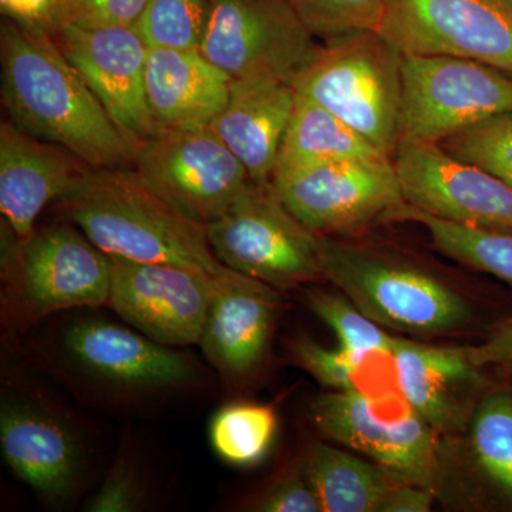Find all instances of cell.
<instances>
[{"mask_svg": "<svg viewBox=\"0 0 512 512\" xmlns=\"http://www.w3.org/2000/svg\"><path fill=\"white\" fill-rule=\"evenodd\" d=\"M2 106L32 136L70 151L87 167H134L136 146L63 55L56 39L6 19L0 30Z\"/></svg>", "mask_w": 512, "mask_h": 512, "instance_id": "cell-1", "label": "cell"}, {"mask_svg": "<svg viewBox=\"0 0 512 512\" xmlns=\"http://www.w3.org/2000/svg\"><path fill=\"white\" fill-rule=\"evenodd\" d=\"M57 204L107 255L210 274L224 269L212 252L207 227L181 214L134 167L89 168Z\"/></svg>", "mask_w": 512, "mask_h": 512, "instance_id": "cell-2", "label": "cell"}, {"mask_svg": "<svg viewBox=\"0 0 512 512\" xmlns=\"http://www.w3.org/2000/svg\"><path fill=\"white\" fill-rule=\"evenodd\" d=\"M402 62V53L377 30L349 33L316 47L291 84L393 158L400 141Z\"/></svg>", "mask_w": 512, "mask_h": 512, "instance_id": "cell-3", "label": "cell"}, {"mask_svg": "<svg viewBox=\"0 0 512 512\" xmlns=\"http://www.w3.org/2000/svg\"><path fill=\"white\" fill-rule=\"evenodd\" d=\"M318 248L326 281L377 325L436 335L463 329L473 319L463 295L403 259L319 235Z\"/></svg>", "mask_w": 512, "mask_h": 512, "instance_id": "cell-4", "label": "cell"}, {"mask_svg": "<svg viewBox=\"0 0 512 512\" xmlns=\"http://www.w3.org/2000/svg\"><path fill=\"white\" fill-rule=\"evenodd\" d=\"M222 265L279 289L325 279L318 235L293 217L274 184L249 181L222 217L207 225Z\"/></svg>", "mask_w": 512, "mask_h": 512, "instance_id": "cell-5", "label": "cell"}, {"mask_svg": "<svg viewBox=\"0 0 512 512\" xmlns=\"http://www.w3.org/2000/svg\"><path fill=\"white\" fill-rule=\"evenodd\" d=\"M311 410L316 426L330 439L365 454L400 483L439 491L440 433L403 392L377 399L325 393L313 400Z\"/></svg>", "mask_w": 512, "mask_h": 512, "instance_id": "cell-6", "label": "cell"}, {"mask_svg": "<svg viewBox=\"0 0 512 512\" xmlns=\"http://www.w3.org/2000/svg\"><path fill=\"white\" fill-rule=\"evenodd\" d=\"M511 113V74L463 57L403 55L400 138L440 143Z\"/></svg>", "mask_w": 512, "mask_h": 512, "instance_id": "cell-7", "label": "cell"}, {"mask_svg": "<svg viewBox=\"0 0 512 512\" xmlns=\"http://www.w3.org/2000/svg\"><path fill=\"white\" fill-rule=\"evenodd\" d=\"M134 168L190 220H218L247 188L248 171L210 126L163 130L141 141Z\"/></svg>", "mask_w": 512, "mask_h": 512, "instance_id": "cell-8", "label": "cell"}, {"mask_svg": "<svg viewBox=\"0 0 512 512\" xmlns=\"http://www.w3.org/2000/svg\"><path fill=\"white\" fill-rule=\"evenodd\" d=\"M315 50L291 0H210L200 52L231 79L291 82Z\"/></svg>", "mask_w": 512, "mask_h": 512, "instance_id": "cell-9", "label": "cell"}, {"mask_svg": "<svg viewBox=\"0 0 512 512\" xmlns=\"http://www.w3.org/2000/svg\"><path fill=\"white\" fill-rule=\"evenodd\" d=\"M272 184L293 217L319 237L356 234L404 204L389 157L315 165Z\"/></svg>", "mask_w": 512, "mask_h": 512, "instance_id": "cell-10", "label": "cell"}, {"mask_svg": "<svg viewBox=\"0 0 512 512\" xmlns=\"http://www.w3.org/2000/svg\"><path fill=\"white\" fill-rule=\"evenodd\" d=\"M377 32L402 55L463 57L512 76L510 0H386Z\"/></svg>", "mask_w": 512, "mask_h": 512, "instance_id": "cell-11", "label": "cell"}, {"mask_svg": "<svg viewBox=\"0 0 512 512\" xmlns=\"http://www.w3.org/2000/svg\"><path fill=\"white\" fill-rule=\"evenodd\" d=\"M404 204L466 227L512 232V187L434 141L400 138L392 158Z\"/></svg>", "mask_w": 512, "mask_h": 512, "instance_id": "cell-12", "label": "cell"}, {"mask_svg": "<svg viewBox=\"0 0 512 512\" xmlns=\"http://www.w3.org/2000/svg\"><path fill=\"white\" fill-rule=\"evenodd\" d=\"M2 275L28 316L109 305L110 255L72 225L35 229Z\"/></svg>", "mask_w": 512, "mask_h": 512, "instance_id": "cell-13", "label": "cell"}, {"mask_svg": "<svg viewBox=\"0 0 512 512\" xmlns=\"http://www.w3.org/2000/svg\"><path fill=\"white\" fill-rule=\"evenodd\" d=\"M110 258L109 306L124 322L168 348L200 343L215 274L192 266Z\"/></svg>", "mask_w": 512, "mask_h": 512, "instance_id": "cell-14", "label": "cell"}, {"mask_svg": "<svg viewBox=\"0 0 512 512\" xmlns=\"http://www.w3.org/2000/svg\"><path fill=\"white\" fill-rule=\"evenodd\" d=\"M55 39L63 55L134 146L160 133L147 100L150 47L136 25L93 29L66 25Z\"/></svg>", "mask_w": 512, "mask_h": 512, "instance_id": "cell-15", "label": "cell"}, {"mask_svg": "<svg viewBox=\"0 0 512 512\" xmlns=\"http://www.w3.org/2000/svg\"><path fill=\"white\" fill-rule=\"evenodd\" d=\"M278 291L228 266L212 275L210 305L198 345L222 376L241 380L261 365L281 308Z\"/></svg>", "mask_w": 512, "mask_h": 512, "instance_id": "cell-16", "label": "cell"}, {"mask_svg": "<svg viewBox=\"0 0 512 512\" xmlns=\"http://www.w3.org/2000/svg\"><path fill=\"white\" fill-rule=\"evenodd\" d=\"M66 348L87 375L120 389H171L194 376V367L183 353L137 330L100 320L70 326Z\"/></svg>", "mask_w": 512, "mask_h": 512, "instance_id": "cell-17", "label": "cell"}, {"mask_svg": "<svg viewBox=\"0 0 512 512\" xmlns=\"http://www.w3.org/2000/svg\"><path fill=\"white\" fill-rule=\"evenodd\" d=\"M90 167L63 147L0 124V211L22 241L47 204L62 200Z\"/></svg>", "mask_w": 512, "mask_h": 512, "instance_id": "cell-18", "label": "cell"}, {"mask_svg": "<svg viewBox=\"0 0 512 512\" xmlns=\"http://www.w3.org/2000/svg\"><path fill=\"white\" fill-rule=\"evenodd\" d=\"M0 446L13 473L50 503H64L76 491L82 448L69 427L42 407L3 402Z\"/></svg>", "mask_w": 512, "mask_h": 512, "instance_id": "cell-19", "label": "cell"}, {"mask_svg": "<svg viewBox=\"0 0 512 512\" xmlns=\"http://www.w3.org/2000/svg\"><path fill=\"white\" fill-rule=\"evenodd\" d=\"M403 393L416 412L439 433L470 426L485 390L483 370L466 348H441L396 338L394 343Z\"/></svg>", "mask_w": 512, "mask_h": 512, "instance_id": "cell-20", "label": "cell"}, {"mask_svg": "<svg viewBox=\"0 0 512 512\" xmlns=\"http://www.w3.org/2000/svg\"><path fill=\"white\" fill-rule=\"evenodd\" d=\"M291 82L232 79L227 107L211 126L254 183H271L295 107Z\"/></svg>", "mask_w": 512, "mask_h": 512, "instance_id": "cell-21", "label": "cell"}, {"mask_svg": "<svg viewBox=\"0 0 512 512\" xmlns=\"http://www.w3.org/2000/svg\"><path fill=\"white\" fill-rule=\"evenodd\" d=\"M231 80L200 50L148 52L147 100L160 131L210 126L227 107Z\"/></svg>", "mask_w": 512, "mask_h": 512, "instance_id": "cell-22", "label": "cell"}, {"mask_svg": "<svg viewBox=\"0 0 512 512\" xmlns=\"http://www.w3.org/2000/svg\"><path fill=\"white\" fill-rule=\"evenodd\" d=\"M380 157L387 156L335 114L296 92L295 107L272 180L315 165Z\"/></svg>", "mask_w": 512, "mask_h": 512, "instance_id": "cell-23", "label": "cell"}, {"mask_svg": "<svg viewBox=\"0 0 512 512\" xmlns=\"http://www.w3.org/2000/svg\"><path fill=\"white\" fill-rule=\"evenodd\" d=\"M302 470L323 512H377L400 483L376 463L322 443L309 448Z\"/></svg>", "mask_w": 512, "mask_h": 512, "instance_id": "cell-24", "label": "cell"}, {"mask_svg": "<svg viewBox=\"0 0 512 512\" xmlns=\"http://www.w3.org/2000/svg\"><path fill=\"white\" fill-rule=\"evenodd\" d=\"M386 221L417 222L426 228L433 247L441 254L512 286V232L454 224L407 204L390 212Z\"/></svg>", "mask_w": 512, "mask_h": 512, "instance_id": "cell-25", "label": "cell"}, {"mask_svg": "<svg viewBox=\"0 0 512 512\" xmlns=\"http://www.w3.org/2000/svg\"><path fill=\"white\" fill-rule=\"evenodd\" d=\"M470 444L478 470L512 504V389L487 390L470 421Z\"/></svg>", "mask_w": 512, "mask_h": 512, "instance_id": "cell-26", "label": "cell"}, {"mask_svg": "<svg viewBox=\"0 0 512 512\" xmlns=\"http://www.w3.org/2000/svg\"><path fill=\"white\" fill-rule=\"evenodd\" d=\"M278 416L269 404L231 403L212 419L215 453L234 466L259 463L274 441Z\"/></svg>", "mask_w": 512, "mask_h": 512, "instance_id": "cell-27", "label": "cell"}, {"mask_svg": "<svg viewBox=\"0 0 512 512\" xmlns=\"http://www.w3.org/2000/svg\"><path fill=\"white\" fill-rule=\"evenodd\" d=\"M210 0H147L136 28L150 49L200 50Z\"/></svg>", "mask_w": 512, "mask_h": 512, "instance_id": "cell-28", "label": "cell"}, {"mask_svg": "<svg viewBox=\"0 0 512 512\" xmlns=\"http://www.w3.org/2000/svg\"><path fill=\"white\" fill-rule=\"evenodd\" d=\"M439 144L454 157L484 168L512 187V113L481 121Z\"/></svg>", "mask_w": 512, "mask_h": 512, "instance_id": "cell-29", "label": "cell"}, {"mask_svg": "<svg viewBox=\"0 0 512 512\" xmlns=\"http://www.w3.org/2000/svg\"><path fill=\"white\" fill-rule=\"evenodd\" d=\"M306 303L338 336L340 348L360 352L372 348L394 349L396 338L386 332L350 301L339 293L308 292Z\"/></svg>", "mask_w": 512, "mask_h": 512, "instance_id": "cell-30", "label": "cell"}, {"mask_svg": "<svg viewBox=\"0 0 512 512\" xmlns=\"http://www.w3.org/2000/svg\"><path fill=\"white\" fill-rule=\"evenodd\" d=\"M313 36L330 40L349 33L377 30L386 0H291Z\"/></svg>", "mask_w": 512, "mask_h": 512, "instance_id": "cell-31", "label": "cell"}, {"mask_svg": "<svg viewBox=\"0 0 512 512\" xmlns=\"http://www.w3.org/2000/svg\"><path fill=\"white\" fill-rule=\"evenodd\" d=\"M143 473L131 458L120 456L110 468L100 490L87 504L90 512H134L146 504Z\"/></svg>", "mask_w": 512, "mask_h": 512, "instance_id": "cell-32", "label": "cell"}, {"mask_svg": "<svg viewBox=\"0 0 512 512\" xmlns=\"http://www.w3.org/2000/svg\"><path fill=\"white\" fill-rule=\"evenodd\" d=\"M147 0H66L67 25L79 28L133 26Z\"/></svg>", "mask_w": 512, "mask_h": 512, "instance_id": "cell-33", "label": "cell"}, {"mask_svg": "<svg viewBox=\"0 0 512 512\" xmlns=\"http://www.w3.org/2000/svg\"><path fill=\"white\" fill-rule=\"evenodd\" d=\"M252 510L264 512H323L318 495L305 473L289 471L272 484L252 505Z\"/></svg>", "mask_w": 512, "mask_h": 512, "instance_id": "cell-34", "label": "cell"}, {"mask_svg": "<svg viewBox=\"0 0 512 512\" xmlns=\"http://www.w3.org/2000/svg\"><path fill=\"white\" fill-rule=\"evenodd\" d=\"M0 10L16 25L53 37L67 25L66 0H0Z\"/></svg>", "mask_w": 512, "mask_h": 512, "instance_id": "cell-35", "label": "cell"}, {"mask_svg": "<svg viewBox=\"0 0 512 512\" xmlns=\"http://www.w3.org/2000/svg\"><path fill=\"white\" fill-rule=\"evenodd\" d=\"M466 352L480 369L495 367L512 375V318L501 323L481 345L466 348Z\"/></svg>", "mask_w": 512, "mask_h": 512, "instance_id": "cell-36", "label": "cell"}, {"mask_svg": "<svg viewBox=\"0 0 512 512\" xmlns=\"http://www.w3.org/2000/svg\"><path fill=\"white\" fill-rule=\"evenodd\" d=\"M436 494L429 488L409 483H397L386 494L377 512H427Z\"/></svg>", "mask_w": 512, "mask_h": 512, "instance_id": "cell-37", "label": "cell"}, {"mask_svg": "<svg viewBox=\"0 0 512 512\" xmlns=\"http://www.w3.org/2000/svg\"><path fill=\"white\" fill-rule=\"evenodd\" d=\"M510 2L512 3V0H510Z\"/></svg>", "mask_w": 512, "mask_h": 512, "instance_id": "cell-38", "label": "cell"}]
</instances>
